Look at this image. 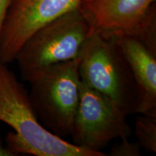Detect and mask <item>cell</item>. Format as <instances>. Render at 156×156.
<instances>
[{"instance_id": "3", "label": "cell", "mask_w": 156, "mask_h": 156, "mask_svg": "<svg viewBox=\"0 0 156 156\" xmlns=\"http://www.w3.org/2000/svg\"><path fill=\"white\" fill-rule=\"evenodd\" d=\"M79 57L84 85L106 96L127 116L136 113L135 82L115 36H90Z\"/></svg>"}, {"instance_id": "4", "label": "cell", "mask_w": 156, "mask_h": 156, "mask_svg": "<svg viewBox=\"0 0 156 156\" xmlns=\"http://www.w3.org/2000/svg\"><path fill=\"white\" fill-rule=\"evenodd\" d=\"M89 37V26L80 7L44 25L25 41L15 56L22 78L78 58Z\"/></svg>"}, {"instance_id": "10", "label": "cell", "mask_w": 156, "mask_h": 156, "mask_svg": "<svg viewBox=\"0 0 156 156\" xmlns=\"http://www.w3.org/2000/svg\"><path fill=\"white\" fill-rule=\"evenodd\" d=\"M120 143L116 144L111 148L109 155L112 156H140L141 149L137 142L129 141L128 137L122 138Z\"/></svg>"}, {"instance_id": "2", "label": "cell", "mask_w": 156, "mask_h": 156, "mask_svg": "<svg viewBox=\"0 0 156 156\" xmlns=\"http://www.w3.org/2000/svg\"><path fill=\"white\" fill-rule=\"evenodd\" d=\"M80 57L25 76L29 98L39 121L58 137L69 136L80 101Z\"/></svg>"}, {"instance_id": "7", "label": "cell", "mask_w": 156, "mask_h": 156, "mask_svg": "<svg viewBox=\"0 0 156 156\" xmlns=\"http://www.w3.org/2000/svg\"><path fill=\"white\" fill-rule=\"evenodd\" d=\"M155 5V0H82L80 9L90 36H136Z\"/></svg>"}, {"instance_id": "5", "label": "cell", "mask_w": 156, "mask_h": 156, "mask_svg": "<svg viewBox=\"0 0 156 156\" xmlns=\"http://www.w3.org/2000/svg\"><path fill=\"white\" fill-rule=\"evenodd\" d=\"M126 117L108 98L80 80V101L69 136L74 145L101 152L113 140L131 135Z\"/></svg>"}, {"instance_id": "12", "label": "cell", "mask_w": 156, "mask_h": 156, "mask_svg": "<svg viewBox=\"0 0 156 156\" xmlns=\"http://www.w3.org/2000/svg\"><path fill=\"white\" fill-rule=\"evenodd\" d=\"M0 156H12L10 152L7 150L6 145H4L1 136H0Z\"/></svg>"}, {"instance_id": "9", "label": "cell", "mask_w": 156, "mask_h": 156, "mask_svg": "<svg viewBox=\"0 0 156 156\" xmlns=\"http://www.w3.org/2000/svg\"><path fill=\"white\" fill-rule=\"evenodd\" d=\"M134 132L140 147L147 153H156V116L141 114L137 116Z\"/></svg>"}, {"instance_id": "8", "label": "cell", "mask_w": 156, "mask_h": 156, "mask_svg": "<svg viewBox=\"0 0 156 156\" xmlns=\"http://www.w3.org/2000/svg\"><path fill=\"white\" fill-rule=\"evenodd\" d=\"M112 36L131 68L137 92L136 113L156 116V51L132 35Z\"/></svg>"}, {"instance_id": "11", "label": "cell", "mask_w": 156, "mask_h": 156, "mask_svg": "<svg viewBox=\"0 0 156 156\" xmlns=\"http://www.w3.org/2000/svg\"><path fill=\"white\" fill-rule=\"evenodd\" d=\"M13 1L14 0H0V39L6 17Z\"/></svg>"}, {"instance_id": "6", "label": "cell", "mask_w": 156, "mask_h": 156, "mask_svg": "<svg viewBox=\"0 0 156 156\" xmlns=\"http://www.w3.org/2000/svg\"><path fill=\"white\" fill-rule=\"evenodd\" d=\"M82 0H14L9 7L0 39V62L15 61L17 52L37 30L80 7Z\"/></svg>"}, {"instance_id": "1", "label": "cell", "mask_w": 156, "mask_h": 156, "mask_svg": "<svg viewBox=\"0 0 156 156\" xmlns=\"http://www.w3.org/2000/svg\"><path fill=\"white\" fill-rule=\"evenodd\" d=\"M0 121L14 132L6 138L12 156H106L102 152L84 149L58 137L39 121L28 93L7 64L0 62Z\"/></svg>"}]
</instances>
